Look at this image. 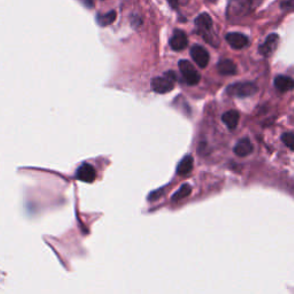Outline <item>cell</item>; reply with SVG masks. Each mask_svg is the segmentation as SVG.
Masks as SVG:
<instances>
[{"label": "cell", "mask_w": 294, "mask_h": 294, "mask_svg": "<svg viewBox=\"0 0 294 294\" xmlns=\"http://www.w3.org/2000/svg\"><path fill=\"white\" fill-rule=\"evenodd\" d=\"M263 0H230L228 5L226 15L229 20H238L253 12L260 6Z\"/></svg>", "instance_id": "1"}, {"label": "cell", "mask_w": 294, "mask_h": 294, "mask_svg": "<svg viewBox=\"0 0 294 294\" xmlns=\"http://www.w3.org/2000/svg\"><path fill=\"white\" fill-rule=\"evenodd\" d=\"M176 78L177 77L172 72H167L162 77H156V78L152 80L153 91L161 94H168V92L172 91L174 88H175Z\"/></svg>", "instance_id": "2"}, {"label": "cell", "mask_w": 294, "mask_h": 294, "mask_svg": "<svg viewBox=\"0 0 294 294\" xmlns=\"http://www.w3.org/2000/svg\"><path fill=\"white\" fill-rule=\"evenodd\" d=\"M258 92V86L253 83H236L228 88L226 94L236 98H248Z\"/></svg>", "instance_id": "3"}, {"label": "cell", "mask_w": 294, "mask_h": 294, "mask_svg": "<svg viewBox=\"0 0 294 294\" xmlns=\"http://www.w3.org/2000/svg\"><path fill=\"white\" fill-rule=\"evenodd\" d=\"M180 69L183 77L186 80L188 85H198L200 83L201 75L198 72V70L193 67V64L188 60H182L180 61Z\"/></svg>", "instance_id": "4"}, {"label": "cell", "mask_w": 294, "mask_h": 294, "mask_svg": "<svg viewBox=\"0 0 294 294\" xmlns=\"http://www.w3.org/2000/svg\"><path fill=\"white\" fill-rule=\"evenodd\" d=\"M196 28H198V32L201 36H202L204 40H210V36L212 32V20L210 16V14L202 13L201 15H199L196 20Z\"/></svg>", "instance_id": "5"}, {"label": "cell", "mask_w": 294, "mask_h": 294, "mask_svg": "<svg viewBox=\"0 0 294 294\" xmlns=\"http://www.w3.org/2000/svg\"><path fill=\"white\" fill-rule=\"evenodd\" d=\"M191 56L192 59L194 60V62L198 64V67H200L201 69H204L210 64V53H208L207 50L202 48V46H193L191 48Z\"/></svg>", "instance_id": "6"}, {"label": "cell", "mask_w": 294, "mask_h": 294, "mask_svg": "<svg viewBox=\"0 0 294 294\" xmlns=\"http://www.w3.org/2000/svg\"><path fill=\"white\" fill-rule=\"evenodd\" d=\"M76 177L77 180H80V182H84V183H94L96 178V172L91 164H85L82 166V167H80L78 170H77Z\"/></svg>", "instance_id": "7"}, {"label": "cell", "mask_w": 294, "mask_h": 294, "mask_svg": "<svg viewBox=\"0 0 294 294\" xmlns=\"http://www.w3.org/2000/svg\"><path fill=\"white\" fill-rule=\"evenodd\" d=\"M188 40L185 32H180V30H176L174 32L172 40H170V46L174 51H183L188 48Z\"/></svg>", "instance_id": "8"}, {"label": "cell", "mask_w": 294, "mask_h": 294, "mask_svg": "<svg viewBox=\"0 0 294 294\" xmlns=\"http://www.w3.org/2000/svg\"><path fill=\"white\" fill-rule=\"evenodd\" d=\"M226 42H229V45L234 50H242L248 45V38L245 34H239V32H231L226 34Z\"/></svg>", "instance_id": "9"}, {"label": "cell", "mask_w": 294, "mask_h": 294, "mask_svg": "<svg viewBox=\"0 0 294 294\" xmlns=\"http://www.w3.org/2000/svg\"><path fill=\"white\" fill-rule=\"evenodd\" d=\"M278 42H280V36L278 34H272L266 38V42L260 46V53L264 56H270L276 51Z\"/></svg>", "instance_id": "10"}, {"label": "cell", "mask_w": 294, "mask_h": 294, "mask_svg": "<svg viewBox=\"0 0 294 294\" xmlns=\"http://www.w3.org/2000/svg\"><path fill=\"white\" fill-rule=\"evenodd\" d=\"M234 153L236 156H240V158H245V156H248L250 154L253 153L254 150V146L248 138H245V139H242V140H239V142L234 147Z\"/></svg>", "instance_id": "11"}, {"label": "cell", "mask_w": 294, "mask_h": 294, "mask_svg": "<svg viewBox=\"0 0 294 294\" xmlns=\"http://www.w3.org/2000/svg\"><path fill=\"white\" fill-rule=\"evenodd\" d=\"M274 86L280 92H288L294 90V80L288 76H277L274 80Z\"/></svg>", "instance_id": "12"}, {"label": "cell", "mask_w": 294, "mask_h": 294, "mask_svg": "<svg viewBox=\"0 0 294 294\" xmlns=\"http://www.w3.org/2000/svg\"><path fill=\"white\" fill-rule=\"evenodd\" d=\"M218 69L220 75L224 76H232L237 74V66L232 60L223 59L220 60L218 66Z\"/></svg>", "instance_id": "13"}, {"label": "cell", "mask_w": 294, "mask_h": 294, "mask_svg": "<svg viewBox=\"0 0 294 294\" xmlns=\"http://www.w3.org/2000/svg\"><path fill=\"white\" fill-rule=\"evenodd\" d=\"M222 120H223V122L226 123V126L229 128V129L234 130V129H236V128H237L239 120H240V116H239L238 112L229 110L223 115Z\"/></svg>", "instance_id": "14"}, {"label": "cell", "mask_w": 294, "mask_h": 294, "mask_svg": "<svg viewBox=\"0 0 294 294\" xmlns=\"http://www.w3.org/2000/svg\"><path fill=\"white\" fill-rule=\"evenodd\" d=\"M193 169V158L191 156H185L177 167V174L180 176H186Z\"/></svg>", "instance_id": "15"}, {"label": "cell", "mask_w": 294, "mask_h": 294, "mask_svg": "<svg viewBox=\"0 0 294 294\" xmlns=\"http://www.w3.org/2000/svg\"><path fill=\"white\" fill-rule=\"evenodd\" d=\"M116 18H118V15H116V12L112 10L107 14L98 15V18H96V21H98L99 26H110L112 23H114L115 20H116Z\"/></svg>", "instance_id": "16"}, {"label": "cell", "mask_w": 294, "mask_h": 294, "mask_svg": "<svg viewBox=\"0 0 294 294\" xmlns=\"http://www.w3.org/2000/svg\"><path fill=\"white\" fill-rule=\"evenodd\" d=\"M192 193V188L191 185L188 184H184L183 186H182L178 191H177L175 194L172 196V201H180L185 198H188V196Z\"/></svg>", "instance_id": "17"}, {"label": "cell", "mask_w": 294, "mask_h": 294, "mask_svg": "<svg viewBox=\"0 0 294 294\" xmlns=\"http://www.w3.org/2000/svg\"><path fill=\"white\" fill-rule=\"evenodd\" d=\"M282 140H283L284 144L288 146L290 150H294V134H291V132L284 134L283 137H282Z\"/></svg>", "instance_id": "18"}, {"label": "cell", "mask_w": 294, "mask_h": 294, "mask_svg": "<svg viewBox=\"0 0 294 294\" xmlns=\"http://www.w3.org/2000/svg\"><path fill=\"white\" fill-rule=\"evenodd\" d=\"M283 7L285 10H294V0H285Z\"/></svg>", "instance_id": "19"}, {"label": "cell", "mask_w": 294, "mask_h": 294, "mask_svg": "<svg viewBox=\"0 0 294 294\" xmlns=\"http://www.w3.org/2000/svg\"><path fill=\"white\" fill-rule=\"evenodd\" d=\"M80 2H82L84 6H86L88 8H94V0H80Z\"/></svg>", "instance_id": "20"}, {"label": "cell", "mask_w": 294, "mask_h": 294, "mask_svg": "<svg viewBox=\"0 0 294 294\" xmlns=\"http://www.w3.org/2000/svg\"><path fill=\"white\" fill-rule=\"evenodd\" d=\"M168 2H169L170 6H172V8H176L177 5H178V2H180V0H168Z\"/></svg>", "instance_id": "21"}]
</instances>
